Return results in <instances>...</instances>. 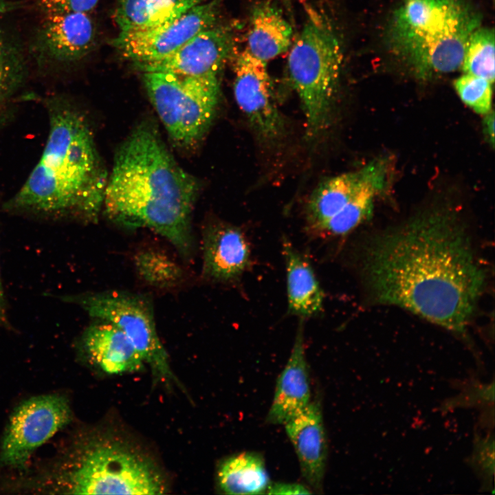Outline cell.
<instances>
[{
  "mask_svg": "<svg viewBox=\"0 0 495 495\" xmlns=\"http://www.w3.org/2000/svg\"><path fill=\"white\" fill-rule=\"evenodd\" d=\"M362 270L377 301L456 333L466 330L485 280L462 224L442 210L373 237Z\"/></svg>",
  "mask_w": 495,
  "mask_h": 495,
  "instance_id": "6da1fadb",
  "label": "cell"
},
{
  "mask_svg": "<svg viewBox=\"0 0 495 495\" xmlns=\"http://www.w3.org/2000/svg\"><path fill=\"white\" fill-rule=\"evenodd\" d=\"M197 187L155 127L142 122L116 154L102 208L117 223L156 232L186 256L192 248L190 217Z\"/></svg>",
  "mask_w": 495,
  "mask_h": 495,
  "instance_id": "7a4b0ae2",
  "label": "cell"
},
{
  "mask_svg": "<svg viewBox=\"0 0 495 495\" xmlns=\"http://www.w3.org/2000/svg\"><path fill=\"white\" fill-rule=\"evenodd\" d=\"M49 133L43 153L5 209L97 220L107 173L85 116L65 98L46 102Z\"/></svg>",
  "mask_w": 495,
  "mask_h": 495,
  "instance_id": "3957f363",
  "label": "cell"
},
{
  "mask_svg": "<svg viewBox=\"0 0 495 495\" xmlns=\"http://www.w3.org/2000/svg\"><path fill=\"white\" fill-rule=\"evenodd\" d=\"M481 19L466 0H402L388 23L386 43L412 75L428 80L461 68Z\"/></svg>",
  "mask_w": 495,
  "mask_h": 495,
  "instance_id": "277c9868",
  "label": "cell"
},
{
  "mask_svg": "<svg viewBox=\"0 0 495 495\" xmlns=\"http://www.w3.org/2000/svg\"><path fill=\"white\" fill-rule=\"evenodd\" d=\"M53 477L55 489L77 494H162L165 483L142 453L121 439L96 436L76 447Z\"/></svg>",
  "mask_w": 495,
  "mask_h": 495,
  "instance_id": "5b68a950",
  "label": "cell"
},
{
  "mask_svg": "<svg viewBox=\"0 0 495 495\" xmlns=\"http://www.w3.org/2000/svg\"><path fill=\"white\" fill-rule=\"evenodd\" d=\"M342 58V46L331 23L309 10L289 54L288 70L302 105L310 138L320 135L329 124Z\"/></svg>",
  "mask_w": 495,
  "mask_h": 495,
  "instance_id": "8992f818",
  "label": "cell"
},
{
  "mask_svg": "<svg viewBox=\"0 0 495 495\" xmlns=\"http://www.w3.org/2000/svg\"><path fill=\"white\" fill-rule=\"evenodd\" d=\"M144 85L172 142L193 148L214 116L220 94L218 78L143 72Z\"/></svg>",
  "mask_w": 495,
  "mask_h": 495,
  "instance_id": "52a82bcc",
  "label": "cell"
},
{
  "mask_svg": "<svg viewBox=\"0 0 495 495\" xmlns=\"http://www.w3.org/2000/svg\"><path fill=\"white\" fill-rule=\"evenodd\" d=\"M65 300L78 304L91 317L117 327L129 338L155 377L167 383L175 381L157 333L153 309L143 297L103 292L67 296Z\"/></svg>",
  "mask_w": 495,
  "mask_h": 495,
  "instance_id": "ba28073f",
  "label": "cell"
},
{
  "mask_svg": "<svg viewBox=\"0 0 495 495\" xmlns=\"http://www.w3.org/2000/svg\"><path fill=\"white\" fill-rule=\"evenodd\" d=\"M72 420L66 397L57 393L32 397L12 412L0 448V462L21 468L33 452Z\"/></svg>",
  "mask_w": 495,
  "mask_h": 495,
  "instance_id": "9c48e42d",
  "label": "cell"
},
{
  "mask_svg": "<svg viewBox=\"0 0 495 495\" xmlns=\"http://www.w3.org/2000/svg\"><path fill=\"white\" fill-rule=\"evenodd\" d=\"M220 7L221 0L203 2L177 18L155 28L120 32L110 43L122 57L133 63L160 60L201 31L215 25Z\"/></svg>",
  "mask_w": 495,
  "mask_h": 495,
  "instance_id": "30bf717a",
  "label": "cell"
},
{
  "mask_svg": "<svg viewBox=\"0 0 495 495\" xmlns=\"http://www.w3.org/2000/svg\"><path fill=\"white\" fill-rule=\"evenodd\" d=\"M33 40V53L39 63L60 67L87 56L96 41V23L88 13L43 14Z\"/></svg>",
  "mask_w": 495,
  "mask_h": 495,
  "instance_id": "8fae6325",
  "label": "cell"
},
{
  "mask_svg": "<svg viewBox=\"0 0 495 495\" xmlns=\"http://www.w3.org/2000/svg\"><path fill=\"white\" fill-rule=\"evenodd\" d=\"M234 73L236 101L254 130L265 140L280 137L284 122L272 98L266 62L245 50L237 57Z\"/></svg>",
  "mask_w": 495,
  "mask_h": 495,
  "instance_id": "7c38bea8",
  "label": "cell"
},
{
  "mask_svg": "<svg viewBox=\"0 0 495 495\" xmlns=\"http://www.w3.org/2000/svg\"><path fill=\"white\" fill-rule=\"evenodd\" d=\"M233 47L230 28L214 25L205 29L172 54L157 60L135 63L142 72H170L181 76L218 78Z\"/></svg>",
  "mask_w": 495,
  "mask_h": 495,
  "instance_id": "4fadbf2b",
  "label": "cell"
},
{
  "mask_svg": "<svg viewBox=\"0 0 495 495\" xmlns=\"http://www.w3.org/2000/svg\"><path fill=\"white\" fill-rule=\"evenodd\" d=\"M202 276L216 283L238 280L251 263L248 239L239 228L223 222L207 226L201 241Z\"/></svg>",
  "mask_w": 495,
  "mask_h": 495,
  "instance_id": "5bb4252c",
  "label": "cell"
},
{
  "mask_svg": "<svg viewBox=\"0 0 495 495\" xmlns=\"http://www.w3.org/2000/svg\"><path fill=\"white\" fill-rule=\"evenodd\" d=\"M302 474L314 490L322 489L327 457V443L320 407L310 402L285 424Z\"/></svg>",
  "mask_w": 495,
  "mask_h": 495,
  "instance_id": "9a60e30c",
  "label": "cell"
},
{
  "mask_svg": "<svg viewBox=\"0 0 495 495\" xmlns=\"http://www.w3.org/2000/svg\"><path fill=\"white\" fill-rule=\"evenodd\" d=\"M303 321L299 323L292 353L280 374L267 421L285 424L311 402V388L305 356Z\"/></svg>",
  "mask_w": 495,
  "mask_h": 495,
  "instance_id": "2e32d148",
  "label": "cell"
},
{
  "mask_svg": "<svg viewBox=\"0 0 495 495\" xmlns=\"http://www.w3.org/2000/svg\"><path fill=\"white\" fill-rule=\"evenodd\" d=\"M82 346L90 360L108 374L139 371L145 364L129 338L108 322L90 326L83 333Z\"/></svg>",
  "mask_w": 495,
  "mask_h": 495,
  "instance_id": "e0dca14e",
  "label": "cell"
},
{
  "mask_svg": "<svg viewBox=\"0 0 495 495\" xmlns=\"http://www.w3.org/2000/svg\"><path fill=\"white\" fill-rule=\"evenodd\" d=\"M286 266L288 313L300 319L319 315L324 293L309 260L286 237L282 239Z\"/></svg>",
  "mask_w": 495,
  "mask_h": 495,
  "instance_id": "ac0fdd59",
  "label": "cell"
},
{
  "mask_svg": "<svg viewBox=\"0 0 495 495\" xmlns=\"http://www.w3.org/2000/svg\"><path fill=\"white\" fill-rule=\"evenodd\" d=\"M385 160H374L362 168L360 180L344 208L323 228L321 233L344 235L353 230L372 214L375 197L386 182Z\"/></svg>",
  "mask_w": 495,
  "mask_h": 495,
  "instance_id": "d6986e66",
  "label": "cell"
},
{
  "mask_svg": "<svg viewBox=\"0 0 495 495\" xmlns=\"http://www.w3.org/2000/svg\"><path fill=\"white\" fill-rule=\"evenodd\" d=\"M248 34V50L263 61L285 52L291 45L292 28L281 12L270 3L254 7Z\"/></svg>",
  "mask_w": 495,
  "mask_h": 495,
  "instance_id": "ffe728a7",
  "label": "cell"
},
{
  "mask_svg": "<svg viewBox=\"0 0 495 495\" xmlns=\"http://www.w3.org/2000/svg\"><path fill=\"white\" fill-rule=\"evenodd\" d=\"M205 0H116L113 16L120 32L155 28L173 20Z\"/></svg>",
  "mask_w": 495,
  "mask_h": 495,
  "instance_id": "44dd1931",
  "label": "cell"
},
{
  "mask_svg": "<svg viewBox=\"0 0 495 495\" xmlns=\"http://www.w3.org/2000/svg\"><path fill=\"white\" fill-rule=\"evenodd\" d=\"M217 481L226 494H263L270 484L263 458L253 452H241L222 461Z\"/></svg>",
  "mask_w": 495,
  "mask_h": 495,
  "instance_id": "7402d4cb",
  "label": "cell"
},
{
  "mask_svg": "<svg viewBox=\"0 0 495 495\" xmlns=\"http://www.w3.org/2000/svg\"><path fill=\"white\" fill-rule=\"evenodd\" d=\"M362 176V169L331 177L320 184L307 206L308 227L321 232L327 223L339 213L352 197Z\"/></svg>",
  "mask_w": 495,
  "mask_h": 495,
  "instance_id": "603a6c76",
  "label": "cell"
},
{
  "mask_svg": "<svg viewBox=\"0 0 495 495\" xmlns=\"http://www.w3.org/2000/svg\"><path fill=\"white\" fill-rule=\"evenodd\" d=\"M27 65L16 38L0 27V111L22 87Z\"/></svg>",
  "mask_w": 495,
  "mask_h": 495,
  "instance_id": "cb8c5ba5",
  "label": "cell"
},
{
  "mask_svg": "<svg viewBox=\"0 0 495 495\" xmlns=\"http://www.w3.org/2000/svg\"><path fill=\"white\" fill-rule=\"evenodd\" d=\"M135 270L146 283L155 287L176 286L182 279L180 266L166 254L154 249L138 252L133 259Z\"/></svg>",
  "mask_w": 495,
  "mask_h": 495,
  "instance_id": "d4e9b609",
  "label": "cell"
},
{
  "mask_svg": "<svg viewBox=\"0 0 495 495\" xmlns=\"http://www.w3.org/2000/svg\"><path fill=\"white\" fill-rule=\"evenodd\" d=\"M461 69L464 73L494 81V30L477 28L470 36L463 55Z\"/></svg>",
  "mask_w": 495,
  "mask_h": 495,
  "instance_id": "484cf974",
  "label": "cell"
},
{
  "mask_svg": "<svg viewBox=\"0 0 495 495\" xmlns=\"http://www.w3.org/2000/svg\"><path fill=\"white\" fill-rule=\"evenodd\" d=\"M492 85L483 78L467 73L454 82V87L461 100L480 114H486L492 110Z\"/></svg>",
  "mask_w": 495,
  "mask_h": 495,
  "instance_id": "4316f807",
  "label": "cell"
},
{
  "mask_svg": "<svg viewBox=\"0 0 495 495\" xmlns=\"http://www.w3.org/2000/svg\"><path fill=\"white\" fill-rule=\"evenodd\" d=\"M100 0H35L36 5L43 14L67 12L89 14Z\"/></svg>",
  "mask_w": 495,
  "mask_h": 495,
  "instance_id": "83f0119b",
  "label": "cell"
},
{
  "mask_svg": "<svg viewBox=\"0 0 495 495\" xmlns=\"http://www.w3.org/2000/svg\"><path fill=\"white\" fill-rule=\"evenodd\" d=\"M267 493L269 494H309L311 492L299 483H276L270 484Z\"/></svg>",
  "mask_w": 495,
  "mask_h": 495,
  "instance_id": "f1b7e54d",
  "label": "cell"
},
{
  "mask_svg": "<svg viewBox=\"0 0 495 495\" xmlns=\"http://www.w3.org/2000/svg\"><path fill=\"white\" fill-rule=\"evenodd\" d=\"M0 324L5 327L9 326V322L7 314V307L4 291L3 288L1 272H0Z\"/></svg>",
  "mask_w": 495,
  "mask_h": 495,
  "instance_id": "f546056e",
  "label": "cell"
},
{
  "mask_svg": "<svg viewBox=\"0 0 495 495\" xmlns=\"http://www.w3.org/2000/svg\"><path fill=\"white\" fill-rule=\"evenodd\" d=\"M484 119L485 132L490 139V142L494 144V112L490 111L485 114Z\"/></svg>",
  "mask_w": 495,
  "mask_h": 495,
  "instance_id": "4dcf8cb0",
  "label": "cell"
},
{
  "mask_svg": "<svg viewBox=\"0 0 495 495\" xmlns=\"http://www.w3.org/2000/svg\"><path fill=\"white\" fill-rule=\"evenodd\" d=\"M19 4L7 0H0V15L16 9Z\"/></svg>",
  "mask_w": 495,
  "mask_h": 495,
  "instance_id": "1f68e13d",
  "label": "cell"
}]
</instances>
